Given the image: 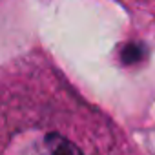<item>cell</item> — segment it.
Returning a JSON list of instances; mask_svg holds the SVG:
<instances>
[{"mask_svg":"<svg viewBox=\"0 0 155 155\" xmlns=\"http://www.w3.org/2000/svg\"><path fill=\"white\" fill-rule=\"evenodd\" d=\"M0 155H90L69 111L15 66L0 71Z\"/></svg>","mask_w":155,"mask_h":155,"instance_id":"6da1fadb","label":"cell"},{"mask_svg":"<svg viewBox=\"0 0 155 155\" xmlns=\"http://www.w3.org/2000/svg\"><path fill=\"white\" fill-rule=\"evenodd\" d=\"M140 57H142V49H140L139 46H128V48L124 49V53H122V58H124L126 64H130V62H137Z\"/></svg>","mask_w":155,"mask_h":155,"instance_id":"7a4b0ae2","label":"cell"}]
</instances>
